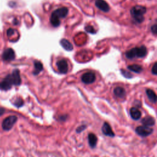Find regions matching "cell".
<instances>
[{
	"label": "cell",
	"mask_w": 157,
	"mask_h": 157,
	"mask_svg": "<svg viewBox=\"0 0 157 157\" xmlns=\"http://www.w3.org/2000/svg\"><path fill=\"white\" fill-rule=\"evenodd\" d=\"M146 8L142 6H136L131 9V15L137 23H142L144 20V14L146 13Z\"/></svg>",
	"instance_id": "1"
},
{
	"label": "cell",
	"mask_w": 157,
	"mask_h": 157,
	"mask_svg": "<svg viewBox=\"0 0 157 157\" xmlns=\"http://www.w3.org/2000/svg\"><path fill=\"white\" fill-rule=\"evenodd\" d=\"M147 53V50L146 47L144 46H142L139 47H135L127 51L125 55L129 59H133L135 57L142 58L146 56Z\"/></svg>",
	"instance_id": "2"
},
{
	"label": "cell",
	"mask_w": 157,
	"mask_h": 157,
	"mask_svg": "<svg viewBox=\"0 0 157 157\" xmlns=\"http://www.w3.org/2000/svg\"><path fill=\"white\" fill-rule=\"evenodd\" d=\"M17 120V118L16 116H9L6 117V119L3 120L2 123V127L5 130L8 131L13 128L15 123H16Z\"/></svg>",
	"instance_id": "3"
},
{
	"label": "cell",
	"mask_w": 157,
	"mask_h": 157,
	"mask_svg": "<svg viewBox=\"0 0 157 157\" xmlns=\"http://www.w3.org/2000/svg\"><path fill=\"white\" fill-rule=\"evenodd\" d=\"M154 131V129L146 126H139L136 129V132L137 135L141 137H147L150 135Z\"/></svg>",
	"instance_id": "4"
},
{
	"label": "cell",
	"mask_w": 157,
	"mask_h": 157,
	"mask_svg": "<svg viewBox=\"0 0 157 157\" xmlns=\"http://www.w3.org/2000/svg\"><path fill=\"white\" fill-rule=\"evenodd\" d=\"M82 81L86 84L93 83L96 80L95 74L93 72H88L84 74L81 77Z\"/></svg>",
	"instance_id": "5"
},
{
	"label": "cell",
	"mask_w": 157,
	"mask_h": 157,
	"mask_svg": "<svg viewBox=\"0 0 157 157\" xmlns=\"http://www.w3.org/2000/svg\"><path fill=\"white\" fill-rule=\"evenodd\" d=\"M13 84V81L12 79L11 74L7 76L1 83H0V88L4 90H9Z\"/></svg>",
	"instance_id": "6"
},
{
	"label": "cell",
	"mask_w": 157,
	"mask_h": 157,
	"mask_svg": "<svg viewBox=\"0 0 157 157\" xmlns=\"http://www.w3.org/2000/svg\"><path fill=\"white\" fill-rule=\"evenodd\" d=\"M57 66L59 72L61 74H66L68 71V65L66 60L62 59L57 62Z\"/></svg>",
	"instance_id": "7"
},
{
	"label": "cell",
	"mask_w": 157,
	"mask_h": 157,
	"mask_svg": "<svg viewBox=\"0 0 157 157\" xmlns=\"http://www.w3.org/2000/svg\"><path fill=\"white\" fill-rule=\"evenodd\" d=\"M68 14V9L67 7H61L60 9H58L53 12L52 14V15H55V16L57 17L60 19V18H64Z\"/></svg>",
	"instance_id": "8"
},
{
	"label": "cell",
	"mask_w": 157,
	"mask_h": 157,
	"mask_svg": "<svg viewBox=\"0 0 157 157\" xmlns=\"http://www.w3.org/2000/svg\"><path fill=\"white\" fill-rule=\"evenodd\" d=\"M95 5L98 9L104 13H108L110 10L109 5L104 0H96Z\"/></svg>",
	"instance_id": "9"
},
{
	"label": "cell",
	"mask_w": 157,
	"mask_h": 157,
	"mask_svg": "<svg viewBox=\"0 0 157 157\" xmlns=\"http://www.w3.org/2000/svg\"><path fill=\"white\" fill-rule=\"evenodd\" d=\"M3 58L5 61H10L15 58V53L14 50L12 49H7L5 50L3 54Z\"/></svg>",
	"instance_id": "10"
},
{
	"label": "cell",
	"mask_w": 157,
	"mask_h": 157,
	"mask_svg": "<svg viewBox=\"0 0 157 157\" xmlns=\"http://www.w3.org/2000/svg\"><path fill=\"white\" fill-rule=\"evenodd\" d=\"M102 132H103L104 135L107 136L113 137L115 136L114 133L112 131L111 127L110 126V125L108 123L106 122H105L103 125V127H102Z\"/></svg>",
	"instance_id": "11"
},
{
	"label": "cell",
	"mask_w": 157,
	"mask_h": 157,
	"mask_svg": "<svg viewBox=\"0 0 157 157\" xmlns=\"http://www.w3.org/2000/svg\"><path fill=\"white\" fill-rule=\"evenodd\" d=\"M13 84L15 85H19L21 84V78L20 76V72L18 69H15L13 73L11 74Z\"/></svg>",
	"instance_id": "12"
},
{
	"label": "cell",
	"mask_w": 157,
	"mask_h": 157,
	"mask_svg": "<svg viewBox=\"0 0 157 157\" xmlns=\"http://www.w3.org/2000/svg\"><path fill=\"white\" fill-rule=\"evenodd\" d=\"M88 140L90 146L92 148H95L96 146L98 141L96 136L95 134H93V133H90L88 136Z\"/></svg>",
	"instance_id": "13"
},
{
	"label": "cell",
	"mask_w": 157,
	"mask_h": 157,
	"mask_svg": "<svg viewBox=\"0 0 157 157\" xmlns=\"http://www.w3.org/2000/svg\"><path fill=\"white\" fill-rule=\"evenodd\" d=\"M130 115L133 120H139L141 117V112L138 109L132 108L130 109Z\"/></svg>",
	"instance_id": "14"
},
{
	"label": "cell",
	"mask_w": 157,
	"mask_h": 157,
	"mask_svg": "<svg viewBox=\"0 0 157 157\" xmlns=\"http://www.w3.org/2000/svg\"><path fill=\"white\" fill-rule=\"evenodd\" d=\"M142 123L144 125V126H153L155 123V120L152 117H146L142 120Z\"/></svg>",
	"instance_id": "15"
},
{
	"label": "cell",
	"mask_w": 157,
	"mask_h": 157,
	"mask_svg": "<svg viewBox=\"0 0 157 157\" xmlns=\"http://www.w3.org/2000/svg\"><path fill=\"white\" fill-rule=\"evenodd\" d=\"M113 93H114V95L117 96L120 98H123L126 95V92H125V90L121 87H116L114 90H113Z\"/></svg>",
	"instance_id": "16"
},
{
	"label": "cell",
	"mask_w": 157,
	"mask_h": 157,
	"mask_svg": "<svg viewBox=\"0 0 157 157\" xmlns=\"http://www.w3.org/2000/svg\"><path fill=\"white\" fill-rule=\"evenodd\" d=\"M60 44L65 50L71 51L73 49V46L71 43L66 39H63L60 41Z\"/></svg>",
	"instance_id": "17"
},
{
	"label": "cell",
	"mask_w": 157,
	"mask_h": 157,
	"mask_svg": "<svg viewBox=\"0 0 157 157\" xmlns=\"http://www.w3.org/2000/svg\"><path fill=\"white\" fill-rule=\"evenodd\" d=\"M34 70L33 74L34 75H38V74L43 70V65L42 63L39 61H35L34 63Z\"/></svg>",
	"instance_id": "18"
},
{
	"label": "cell",
	"mask_w": 157,
	"mask_h": 157,
	"mask_svg": "<svg viewBox=\"0 0 157 157\" xmlns=\"http://www.w3.org/2000/svg\"><path fill=\"white\" fill-rule=\"evenodd\" d=\"M146 94L152 103H156V96L155 93L150 89H147L146 90Z\"/></svg>",
	"instance_id": "19"
},
{
	"label": "cell",
	"mask_w": 157,
	"mask_h": 157,
	"mask_svg": "<svg viewBox=\"0 0 157 157\" xmlns=\"http://www.w3.org/2000/svg\"><path fill=\"white\" fill-rule=\"evenodd\" d=\"M128 69L129 70L131 71H133L136 73H140L142 72L143 70L142 66L140 65H129L128 66Z\"/></svg>",
	"instance_id": "20"
},
{
	"label": "cell",
	"mask_w": 157,
	"mask_h": 157,
	"mask_svg": "<svg viewBox=\"0 0 157 157\" xmlns=\"http://www.w3.org/2000/svg\"><path fill=\"white\" fill-rule=\"evenodd\" d=\"M50 22L52 25L54 27H58L60 25V20L52 14L50 18Z\"/></svg>",
	"instance_id": "21"
},
{
	"label": "cell",
	"mask_w": 157,
	"mask_h": 157,
	"mask_svg": "<svg viewBox=\"0 0 157 157\" xmlns=\"http://www.w3.org/2000/svg\"><path fill=\"white\" fill-rule=\"evenodd\" d=\"M14 105L17 108H20L23 105V101L21 98H18L14 102Z\"/></svg>",
	"instance_id": "22"
},
{
	"label": "cell",
	"mask_w": 157,
	"mask_h": 157,
	"mask_svg": "<svg viewBox=\"0 0 157 157\" xmlns=\"http://www.w3.org/2000/svg\"><path fill=\"white\" fill-rule=\"evenodd\" d=\"M85 30L87 31L88 33H96V31L95 30V29L93 28V27H92L91 26H86Z\"/></svg>",
	"instance_id": "23"
},
{
	"label": "cell",
	"mask_w": 157,
	"mask_h": 157,
	"mask_svg": "<svg viewBox=\"0 0 157 157\" xmlns=\"http://www.w3.org/2000/svg\"><path fill=\"white\" fill-rule=\"evenodd\" d=\"M121 74H122L125 77H128V78H131L132 77L131 74L129 73H128V71H126L121 70Z\"/></svg>",
	"instance_id": "24"
},
{
	"label": "cell",
	"mask_w": 157,
	"mask_h": 157,
	"mask_svg": "<svg viewBox=\"0 0 157 157\" xmlns=\"http://www.w3.org/2000/svg\"><path fill=\"white\" fill-rule=\"evenodd\" d=\"M87 128V126L86 125H82V126L78 127L77 129H76V132L78 133H80L82 131H83L84 129H85V128Z\"/></svg>",
	"instance_id": "25"
},
{
	"label": "cell",
	"mask_w": 157,
	"mask_h": 157,
	"mask_svg": "<svg viewBox=\"0 0 157 157\" xmlns=\"http://www.w3.org/2000/svg\"><path fill=\"white\" fill-rule=\"evenodd\" d=\"M152 73L153 74H154V75H156L157 74V63H155L154 66L152 67Z\"/></svg>",
	"instance_id": "26"
},
{
	"label": "cell",
	"mask_w": 157,
	"mask_h": 157,
	"mask_svg": "<svg viewBox=\"0 0 157 157\" xmlns=\"http://www.w3.org/2000/svg\"><path fill=\"white\" fill-rule=\"evenodd\" d=\"M151 30H152V33H154V34H156V32H157V27H156V25L155 24L154 25H153V26H152Z\"/></svg>",
	"instance_id": "27"
},
{
	"label": "cell",
	"mask_w": 157,
	"mask_h": 157,
	"mask_svg": "<svg viewBox=\"0 0 157 157\" xmlns=\"http://www.w3.org/2000/svg\"><path fill=\"white\" fill-rule=\"evenodd\" d=\"M14 30L13 29H11V28L9 29L8 30H7V36H11V35H13V33H14Z\"/></svg>",
	"instance_id": "28"
},
{
	"label": "cell",
	"mask_w": 157,
	"mask_h": 157,
	"mask_svg": "<svg viewBox=\"0 0 157 157\" xmlns=\"http://www.w3.org/2000/svg\"><path fill=\"white\" fill-rule=\"evenodd\" d=\"M2 113H3V109H0V115H1Z\"/></svg>",
	"instance_id": "29"
}]
</instances>
